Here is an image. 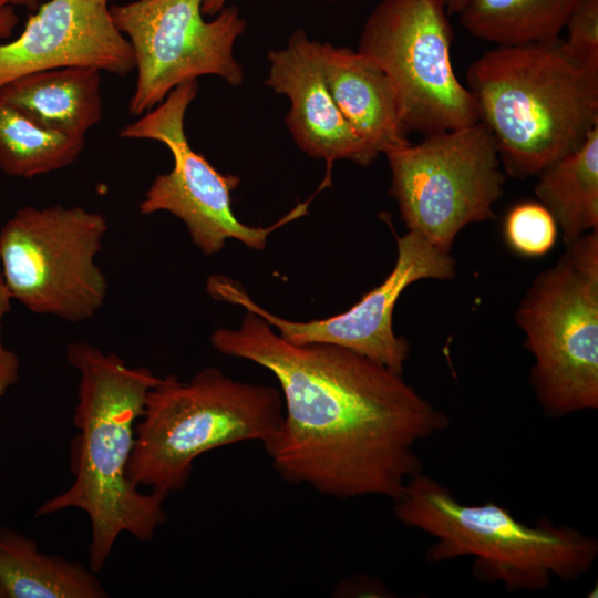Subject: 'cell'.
<instances>
[{
    "mask_svg": "<svg viewBox=\"0 0 598 598\" xmlns=\"http://www.w3.org/2000/svg\"><path fill=\"white\" fill-rule=\"evenodd\" d=\"M210 343L276 377L283 417L265 448L281 478L320 494L395 502L422 472L416 444L450 424L402 373L337 344L288 342L250 310Z\"/></svg>",
    "mask_w": 598,
    "mask_h": 598,
    "instance_id": "6da1fadb",
    "label": "cell"
},
{
    "mask_svg": "<svg viewBox=\"0 0 598 598\" xmlns=\"http://www.w3.org/2000/svg\"><path fill=\"white\" fill-rule=\"evenodd\" d=\"M69 362L79 371L73 423L79 433L71 443L70 487L40 505L35 517L78 508L90 519V568L101 571L117 537L128 533L150 542L167 520V495L144 494L127 477L135 424L148 391L163 378L148 369L128 367L113 352L87 342L66 347Z\"/></svg>",
    "mask_w": 598,
    "mask_h": 598,
    "instance_id": "7a4b0ae2",
    "label": "cell"
},
{
    "mask_svg": "<svg viewBox=\"0 0 598 598\" xmlns=\"http://www.w3.org/2000/svg\"><path fill=\"white\" fill-rule=\"evenodd\" d=\"M466 86L511 177L536 176L598 126V72L576 62L560 38L495 45L468 66Z\"/></svg>",
    "mask_w": 598,
    "mask_h": 598,
    "instance_id": "3957f363",
    "label": "cell"
},
{
    "mask_svg": "<svg viewBox=\"0 0 598 598\" xmlns=\"http://www.w3.org/2000/svg\"><path fill=\"white\" fill-rule=\"evenodd\" d=\"M394 503L395 517L435 542L425 559L436 564L472 556L473 576L508 591L547 588L554 578L576 580L592 567L598 542L549 519L528 525L493 502L465 504L422 472Z\"/></svg>",
    "mask_w": 598,
    "mask_h": 598,
    "instance_id": "277c9868",
    "label": "cell"
},
{
    "mask_svg": "<svg viewBox=\"0 0 598 598\" xmlns=\"http://www.w3.org/2000/svg\"><path fill=\"white\" fill-rule=\"evenodd\" d=\"M283 417L281 392L205 368L189 381L169 374L152 388L135 424L127 477L151 492L185 488L195 460L244 441L265 443Z\"/></svg>",
    "mask_w": 598,
    "mask_h": 598,
    "instance_id": "5b68a950",
    "label": "cell"
},
{
    "mask_svg": "<svg viewBox=\"0 0 598 598\" xmlns=\"http://www.w3.org/2000/svg\"><path fill=\"white\" fill-rule=\"evenodd\" d=\"M516 320L534 357L532 384L544 412L561 417L598 408V228L540 272Z\"/></svg>",
    "mask_w": 598,
    "mask_h": 598,
    "instance_id": "8992f818",
    "label": "cell"
},
{
    "mask_svg": "<svg viewBox=\"0 0 598 598\" xmlns=\"http://www.w3.org/2000/svg\"><path fill=\"white\" fill-rule=\"evenodd\" d=\"M109 229L83 207L23 206L0 229V269L13 300L70 322L92 318L107 293L95 258Z\"/></svg>",
    "mask_w": 598,
    "mask_h": 598,
    "instance_id": "52a82bcc",
    "label": "cell"
},
{
    "mask_svg": "<svg viewBox=\"0 0 598 598\" xmlns=\"http://www.w3.org/2000/svg\"><path fill=\"white\" fill-rule=\"evenodd\" d=\"M384 155L391 171L389 194L401 219L433 245L451 251L465 226L494 218L506 174L483 122L425 135Z\"/></svg>",
    "mask_w": 598,
    "mask_h": 598,
    "instance_id": "ba28073f",
    "label": "cell"
},
{
    "mask_svg": "<svg viewBox=\"0 0 598 598\" xmlns=\"http://www.w3.org/2000/svg\"><path fill=\"white\" fill-rule=\"evenodd\" d=\"M452 42L443 0H381L367 18L357 50L391 80L406 133L430 135L480 121L472 92L454 72Z\"/></svg>",
    "mask_w": 598,
    "mask_h": 598,
    "instance_id": "9c48e42d",
    "label": "cell"
},
{
    "mask_svg": "<svg viewBox=\"0 0 598 598\" xmlns=\"http://www.w3.org/2000/svg\"><path fill=\"white\" fill-rule=\"evenodd\" d=\"M110 10L134 54L131 115L153 110L175 87L199 76L215 75L233 86L244 82L234 47L247 22L237 6L223 8L212 21L203 18L202 0H135Z\"/></svg>",
    "mask_w": 598,
    "mask_h": 598,
    "instance_id": "30bf717a",
    "label": "cell"
},
{
    "mask_svg": "<svg viewBox=\"0 0 598 598\" xmlns=\"http://www.w3.org/2000/svg\"><path fill=\"white\" fill-rule=\"evenodd\" d=\"M197 90V80L178 85L155 109L120 132L123 138L158 141L173 156L172 169L154 178L138 210L142 215L168 212L181 219L194 245L206 256L220 251L229 238L262 250L270 233L307 214L308 203L298 204L269 227L245 225L234 215L231 193L239 177L218 172L192 148L185 133V114Z\"/></svg>",
    "mask_w": 598,
    "mask_h": 598,
    "instance_id": "8fae6325",
    "label": "cell"
},
{
    "mask_svg": "<svg viewBox=\"0 0 598 598\" xmlns=\"http://www.w3.org/2000/svg\"><path fill=\"white\" fill-rule=\"evenodd\" d=\"M396 260L384 281L347 311L324 319L293 321L280 318L255 302L238 281L225 276H210L206 289L216 300L257 313L288 342L337 344L402 373L410 343L393 331L395 303L405 288L415 281L451 279L455 274V261L451 251L412 230L396 237Z\"/></svg>",
    "mask_w": 598,
    "mask_h": 598,
    "instance_id": "7c38bea8",
    "label": "cell"
},
{
    "mask_svg": "<svg viewBox=\"0 0 598 598\" xmlns=\"http://www.w3.org/2000/svg\"><path fill=\"white\" fill-rule=\"evenodd\" d=\"M110 0H47L13 40L0 42V87L25 74L90 66L125 76L135 69Z\"/></svg>",
    "mask_w": 598,
    "mask_h": 598,
    "instance_id": "4fadbf2b",
    "label": "cell"
},
{
    "mask_svg": "<svg viewBox=\"0 0 598 598\" xmlns=\"http://www.w3.org/2000/svg\"><path fill=\"white\" fill-rule=\"evenodd\" d=\"M319 42L297 29L285 48L269 50L265 84L288 97L286 124L303 153L328 165L346 159L368 166L378 154L353 131L336 105L324 79Z\"/></svg>",
    "mask_w": 598,
    "mask_h": 598,
    "instance_id": "5bb4252c",
    "label": "cell"
},
{
    "mask_svg": "<svg viewBox=\"0 0 598 598\" xmlns=\"http://www.w3.org/2000/svg\"><path fill=\"white\" fill-rule=\"evenodd\" d=\"M329 92L353 131L378 155L410 143L395 90L370 58L346 47L319 42Z\"/></svg>",
    "mask_w": 598,
    "mask_h": 598,
    "instance_id": "9a60e30c",
    "label": "cell"
},
{
    "mask_svg": "<svg viewBox=\"0 0 598 598\" xmlns=\"http://www.w3.org/2000/svg\"><path fill=\"white\" fill-rule=\"evenodd\" d=\"M0 97L45 130L85 138L102 116L101 71L70 66L25 74L0 87Z\"/></svg>",
    "mask_w": 598,
    "mask_h": 598,
    "instance_id": "2e32d148",
    "label": "cell"
},
{
    "mask_svg": "<svg viewBox=\"0 0 598 598\" xmlns=\"http://www.w3.org/2000/svg\"><path fill=\"white\" fill-rule=\"evenodd\" d=\"M0 588L4 598H105L91 568L42 553L23 534L0 528Z\"/></svg>",
    "mask_w": 598,
    "mask_h": 598,
    "instance_id": "e0dca14e",
    "label": "cell"
},
{
    "mask_svg": "<svg viewBox=\"0 0 598 598\" xmlns=\"http://www.w3.org/2000/svg\"><path fill=\"white\" fill-rule=\"evenodd\" d=\"M536 176L535 195L553 215L566 246L598 228V126L578 148Z\"/></svg>",
    "mask_w": 598,
    "mask_h": 598,
    "instance_id": "ac0fdd59",
    "label": "cell"
},
{
    "mask_svg": "<svg viewBox=\"0 0 598 598\" xmlns=\"http://www.w3.org/2000/svg\"><path fill=\"white\" fill-rule=\"evenodd\" d=\"M579 0H468L461 25L495 45H519L559 39Z\"/></svg>",
    "mask_w": 598,
    "mask_h": 598,
    "instance_id": "d6986e66",
    "label": "cell"
},
{
    "mask_svg": "<svg viewBox=\"0 0 598 598\" xmlns=\"http://www.w3.org/2000/svg\"><path fill=\"white\" fill-rule=\"evenodd\" d=\"M85 138L45 130L0 97V168L11 177L32 178L72 164Z\"/></svg>",
    "mask_w": 598,
    "mask_h": 598,
    "instance_id": "ffe728a7",
    "label": "cell"
},
{
    "mask_svg": "<svg viewBox=\"0 0 598 598\" xmlns=\"http://www.w3.org/2000/svg\"><path fill=\"white\" fill-rule=\"evenodd\" d=\"M557 235L558 226L553 215L539 202L516 204L504 220L505 241L520 256H544L554 247Z\"/></svg>",
    "mask_w": 598,
    "mask_h": 598,
    "instance_id": "44dd1931",
    "label": "cell"
},
{
    "mask_svg": "<svg viewBox=\"0 0 598 598\" xmlns=\"http://www.w3.org/2000/svg\"><path fill=\"white\" fill-rule=\"evenodd\" d=\"M563 40L567 53L580 65L598 72V0H579L571 11Z\"/></svg>",
    "mask_w": 598,
    "mask_h": 598,
    "instance_id": "7402d4cb",
    "label": "cell"
},
{
    "mask_svg": "<svg viewBox=\"0 0 598 598\" xmlns=\"http://www.w3.org/2000/svg\"><path fill=\"white\" fill-rule=\"evenodd\" d=\"M12 300L0 269V398L6 395L19 380V358L13 351L7 349L1 340V321L10 311Z\"/></svg>",
    "mask_w": 598,
    "mask_h": 598,
    "instance_id": "603a6c76",
    "label": "cell"
},
{
    "mask_svg": "<svg viewBox=\"0 0 598 598\" xmlns=\"http://www.w3.org/2000/svg\"><path fill=\"white\" fill-rule=\"evenodd\" d=\"M17 23L18 16L12 7L0 9V39L9 38Z\"/></svg>",
    "mask_w": 598,
    "mask_h": 598,
    "instance_id": "cb8c5ba5",
    "label": "cell"
},
{
    "mask_svg": "<svg viewBox=\"0 0 598 598\" xmlns=\"http://www.w3.org/2000/svg\"><path fill=\"white\" fill-rule=\"evenodd\" d=\"M47 0H0V9L6 7H25L27 9L34 11L38 7Z\"/></svg>",
    "mask_w": 598,
    "mask_h": 598,
    "instance_id": "d4e9b609",
    "label": "cell"
},
{
    "mask_svg": "<svg viewBox=\"0 0 598 598\" xmlns=\"http://www.w3.org/2000/svg\"><path fill=\"white\" fill-rule=\"evenodd\" d=\"M227 0H202V12L206 16H216L225 8Z\"/></svg>",
    "mask_w": 598,
    "mask_h": 598,
    "instance_id": "484cf974",
    "label": "cell"
},
{
    "mask_svg": "<svg viewBox=\"0 0 598 598\" xmlns=\"http://www.w3.org/2000/svg\"><path fill=\"white\" fill-rule=\"evenodd\" d=\"M468 0H443L448 14H458Z\"/></svg>",
    "mask_w": 598,
    "mask_h": 598,
    "instance_id": "4316f807",
    "label": "cell"
},
{
    "mask_svg": "<svg viewBox=\"0 0 598 598\" xmlns=\"http://www.w3.org/2000/svg\"><path fill=\"white\" fill-rule=\"evenodd\" d=\"M0 598H4L1 588H0Z\"/></svg>",
    "mask_w": 598,
    "mask_h": 598,
    "instance_id": "83f0119b",
    "label": "cell"
},
{
    "mask_svg": "<svg viewBox=\"0 0 598 598\" xmlns=\"http://www.w3.org/2000/svg\"><path fill=\"white\" fill-rule=\"evenodd\" d=\"M317 1H336V0H317Z\"/></svg>",
    "mask_w": 598,
    "mask_h": 598,
    "instance_id": "f1b7e54d",
    "label": "cell"
}]
</instances>
